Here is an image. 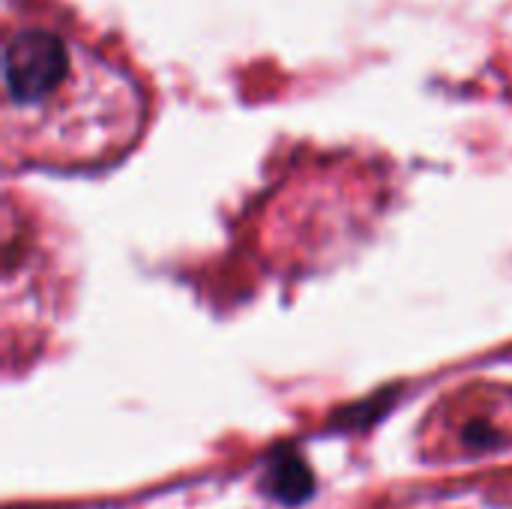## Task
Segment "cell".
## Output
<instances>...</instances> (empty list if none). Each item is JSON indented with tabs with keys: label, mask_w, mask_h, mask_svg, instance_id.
Returning a JSON list of instances; mask_svg holds the SVG:
<instances>
[{
	"label": "cell",
	"mask_w": 512,
	"mask_h": 509,
	"mask_svg": "<svg viewBox=\"0 0 512 509\" xmlns=\"http://www.w3.org/2000/svg\"><path fill=\"white\" fill-rule=\"evenodd\" d=\"M3 120L9 150L42 162H99L141 126L135 84L51 24H18L3 42Z\"/></svg>",
	"instance_id": "cell-1"
},
{
	"label": "cell",
	"mask_w": 512,
	"mask_h": 509,
	"mask_svg": "<svg viewBox=\"0 0 512 509\" xmlns=\"http://www.w3.org/2000/svg\"><path fill=\"white\" fill-rule=\"evenodd\" d=\"M261 489L279 501V504H288V507H297L303 501L312 498L315 492V474L312 468L306 465V459L291 450V447H282L276 450L267 465H264V477H261Z\"/></svg>",
	"instance_id": "cell-2"
}]
</instances>
